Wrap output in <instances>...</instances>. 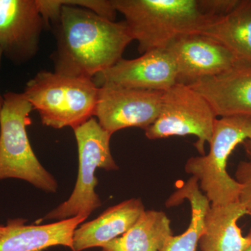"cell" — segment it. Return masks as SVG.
<instances>
[{"mask_svg": "<svg viewBox=\"0 0 251 251\" xmlns=\"http://www.w3.org/2000/svg\"><path fill=\"white\" fill-rule=\"evenodd\" d=\"M55 1L61 11L52 24L56 38L51 55L54 73L93 79L122 59L133 41L125 21L116 23L64 0Z\"/></svg>", "mask_w": 251, "mask_h": 251, "instance_id": "cell-1", "label": "cell"}, {"mask_svg": "<svg viewBox=\"0 0 251 251\" xmlns=\"http://www.w3.org/2000/svg\"><path fill=\"white\" fill-rule=\"evenodd\" d=\"M143 54L167 49L179 36L201 33L217 19L204 14L198 0H113Z\"/></svg>", "mask_w": 251, "mask_h": 251, "instance_id": "cell-2", "label": "cell"}, {"mask_svg": "<svg viewBox=\"0 0 251 251\" xmlns=\"http://www.w3.org/2000/svg\"><path fill=\"white\" fill-rule=\"evenodd\" d=\"M99 87L92 79L42 71L27 82L25 97L46 126L74 128L92 118Z\"/></svg>", "mask_w": 251, "mask_h": 251, "instance_id": "cell-3", "label": "cell"}, {"mask_svg": "<svg viewBox=\"0 0 251 251\" xmlns=\"http://www.w3.org/2000/svg\"><path fill=\"white\" fill-rule=\"evenodd\" d=\"M32 110L24 94L8 92L3 96L0 113V181L16 178L55 193L57 181L36 158L28 138L27 126Z\"/></svg>", "mask_w": 251, "mask_h": 251, "instance_id": "cell-4", "label": "cell"}, {"mask_svg": "<svg viewBox=\"0 0 251 251\" xmlns=\"http://www.w3.org/2000/svg\"><path fill=\"white\" fill-rule=\"evenodd\" d=\"M251 138V119L221 117L216 120L206 155L191 157L185 171L198 180L211 206L239 202L241 186L227 173V162L239 144Z\"/></svg>", "mask_w": 251, "mask_h": 251, "instance_id": "cell-5", "label": "cell"}, {"mask_svg": "<svg viewBox=\"0 0 251 251\" xmlns=\"http://www.w3.org/2000/svg\"><path fill=\"white\" fill-rule=\"evenodd\" d=\"M74 130L79 156L76 184L70 198L41 220L60 221L76 216L87 219L101 206L95 191L98 184L96 170L103 168L110 171L118 169L110 151L112 134L99 125L98 120L92 117Z\"/></svg>", "mask_w": 251, "mask_h": 251, "instance_id": "cell-6", "label": "cell"}, {"mask_svg": "<svg viewBox=\"0 0 251 251\" xmlns=\"http://www.w3.org/2000/svg\"><path fill=\"white\" fill-rule=\"evenodd\" d=\"M216 117L207 100L197 91L176 83L163 92L159 115L145 130V135L150 140L195 135L198 138L195 147L204 155V144L210 143Z\"/></svg>", "mask_w": 251, "mask_h": 251, "instance_id": "cell-7", "label": "cell"}, {"mask_svg": "<svg viewBox=\"0 0 251 251\" xmlns=\"http://www.w3.org/2000/svg\"><path fill=\"white\" fill-rule=\"evenodd\" d=\"M163 95L160 91L101 86L94 115L112 135L130 127L146 130L159 115Z\"/></svg>", "mask_w": 251, "mask_h": 251, "instance_id": "cell-8", "label": "cell"}, {"mask_svg": "<svg viewBox=\"0 0 251 251\" xmlns=\"http://www.w3.org/2000/svg\"><path fill=\"white\" fill-rule=\"evenodd\" d=\"M92 80L99 87L165 92L177 83V69L174 55L167 48L149 51L138 58H122Z\"/></svg>", "mask_w": 251, "mask_h": 251, "instance_id": "cell-9", "label": "cell"}, {"mask_svg": "<svg viewBox=\"0 0 251 251\" xmlns=\"http://www.w3.org/2000/svg\"><path fill=\"white\" fill-rule=\"evenodd\" d=\"M45 27L37 0H0V49L16 65L35 57Z\"/></svg>", "mask_w": 251, "mask_h": 251, "instance_id": "cell-10", "label": "cell"}, {"mask_svg": "<svg viewBox=\"0 0 251 251\" xmlns=\"http://www.w3.org/2000/svg\"><path fill=\"white\" fill-rule=\"evenodd\" d=\"M168 48L176 62L177 83L191 85L239 64L226 46L201 33L179 36Z\"/></svg>", "mask_w": 251, "mask_h": 251, "instance_id": "cell-11", "label": "cell"}, {"mask_svg": "<svg viewBox=\"0 0 251 251\" xmlns=\"http://www.w3.org/2000/svg\"><path fill=\"white\" fill-rule=\"evenodd\" d=\"M207 100L216 117L251 119V67L236 66L188 85Z\"/></svg>", "mask_w": 251, "mask_h": 251, "instance_id": "cell-12", "label": "cell"}, {"mask_svg": "<svg viewBox=\"0 0 251 251\" xmlns=\"http://www.w3.org/2000/svg\"><path fill=\"white\" fill-rule=\"evenodd\" d=\"M87 219L71 218L43 226H25L23 219L10 220L0 237V251H43L54 246L72 249L74 232Z\"/></svg>", "mask_w": 251, "mask_h": 251, "instance_id": "cell-13", "label": "cell"}, {"mask_svg": "<svg viewBox=\"0 0 251 251\" xmlns=\"http://www.w3.org/2000/svg\"><path fill=\"white\" fill-rule=\"evenodd\" d=\"M145 211L141 200L135 198L108 208L97 219L75 229L73 237L72 250L81 251L93 247L103 248L127 232Z\"/></svg>", "mask_w": 251, "mask_h": 251, "instance_id": "cell-14", "label": "cell"}, {"mask_svg": "<svg viewBox=\"0 0 251 251\" xmlns=\"http://www.w3.org/2000/svg\"><path fill=\"white\" fill-rule=\"evenodd\" d=\"M248 214L239 202L210 206L204 218L200 238L202 251H245L251 244V232L243 236L237 222Z\"/></svg>", "mask_w": 251, "mask_h": 251, "instance_id": "cell-15", "label": "cell"}, {"mask_svg": "<svg viewBox=\"0 0 251 251\" xmlns=\"http://www.w3.org/2000/svg\"><path fill=\"white\" fill-rule=\"evenodd\" d=\"M201 34L226 46L239 64L251 67V0H239L232 11L213 21Z\"/></svg>", "mask_w": 251, "mask_h": 251, "instance_id": "cell-16", "label": "cell"}, {"mask_svg": "<svg viewBox=\"0 0 251 251\" xmlns=\"http://www.w3.org/2000/svg\"><path fill=\"white\" fill-rule=\"evenodd\" d=\"M172 235L171 220L164 212L145 210L127 232L104 246L102 251H161Z\"/></svg>", "mask_w": 251, "mask_h": 251, "instance_id": "cell-17", "label": "cell"}, {"mask_svg": "<svg viewBox=\"0 0 251 251\" xmlns=\"http://www.w3.org/2000/svg\"><path fill=\"white\" fill-rule=\"evenodd\" d=\"M188 200L191 206V219L187 229L178 236L167 239L161 251H196L204 228V218L211 204L209 200L200 191L198 181L191 177L170 198L167 206L179 204Z\"/></svg>", "mask_w": 251, "mask_h": 251, "instance_id": "cell-18", "label": "cell"}, {"mask_svg": "<svg viewBox=\"0 0 251 251\" xmlns=\"http://www.w3.org/2000/svg\"><path fill=\"white\" fill-rule=\"evenodd\" d=\"M235 177L241 186L239 202L251 216V160L239 163Z\"/></svg>", "mask_w": 251, "mask_h": 251, "instance_id": "cell-19", "label": "cell"}, {"mask_svg": "<svg viewBox=\"0 0 251 251\" xmlns=\"http://www.w3.org/2000/svg\"><path fill=\"white\" fill-rule=\"evenodd\" d=\"M200 7L206 15L219 18L228 14L239 0H198Z\"/></svg>", "mask_w": 251, "mask_h": 251, "instance_id": "cell-20", "label": "cell"}, {"mask_svg": "<svg viewBox=\"0 0 251 251\" xmlns=\"http://www.w3.org/2000/svg\"><path fill=\"white\" fill-rule=\"evenodd\" d=\"M244 149H245L246 152H247L248 156L251 160V138L250 139L246 140L244 143Z\"/></svg>", "mask_w": 251, "mask_h": 251, "instance_id": "cell-21", "label": "cell"}, {"mask_svg": "<svg viewBox=\"0 0 251 251\" xmlns=\"http://www.w3.org/2000/svg\"><path fill=\"white\" fill-rule=\"evenodd\" d=\"M3 56V52L1 49H0V67H1V57ZM2 104H3V97H1L0 95V113H1V108H2Z\"/></svg>", "mask_w": 251, "mask_h": 251, "instance_id": "cell-22", "label": "cell"}, {"mask_svg": "<svg viewBox=\"0 0 251 251\" xmlns=\"http://www.w3.org/2000/svg\"><path fill=\"white\" fill-rule=\"evenodd\" d=\"M7 230L6 226H0V237H2Z\"/></svg>", "mask_w": 251, "mask_h": 251, "instance_id": "cell-23", "label": "cell"}, {"mask_svg": "<svg viewBox=\"0 0 251 251\" xmlns=\"http://www.w3.org/2000/svg\"><path fill=\"white\" fill-rule=\"evenodd\" d=\"M245 251H251V244L249 246V248Z\"/></svg>", "mask_w": 251, "mask_h": 251, "instance_id": "cell-24", "label": "cell"}]
</instances>
